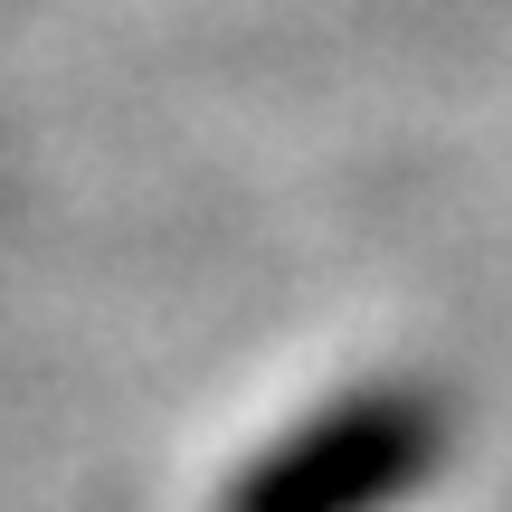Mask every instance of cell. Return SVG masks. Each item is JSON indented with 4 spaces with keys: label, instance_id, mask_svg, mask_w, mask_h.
<instances>
[{
    "label": "cell",
    "instance_id": "6da1fadb",
    "mask_svg": "<svg viewBox=\"0 0 512 512\" xmlns=\"http://www.w3.org/2000/svg\"><path fill=\"white\" fill-rule=\"evenodd\" d=\"M427 456H437V408L408 389H361L351 408L266 446L228 512H380L427 475Z\"/></svg>",
    "mask_w": 512,
    "mask_h": 512
}]
</instances>
